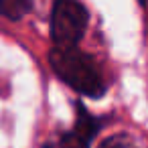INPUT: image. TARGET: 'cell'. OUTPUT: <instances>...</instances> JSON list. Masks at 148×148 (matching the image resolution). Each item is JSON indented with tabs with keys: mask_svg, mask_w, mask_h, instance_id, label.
Segmentation results:
<instances>
[{
	"mask_svg": "<svg viewBox=\"0 0 148 148\" xmlns=\"http://www.w3.org/2000/svg\"><path fill=\"white\" fill-rule=\"evenodd\" d=\"M53 71L77 93L99 97L106 91V79L97 63L77 47H55L49 55Z\"/></svg>",
	"mask_w": 148,
	"mask_h": 148,
	"instance_id": "1",
	"label": "cell"
},
{
	"mask_svg": "<svg viewBox=\"0 0 148 148\" xmlns=\"http://www.w3.org/2000/svg\"><path fill=\"white\" fill-rule=\"evenodd\" d=\"M87 29V10L79 0H55L51 37L55 47H77Z\"/></svg>",
	"mask_w": 148,
	"mask_h": 148,
	"instance_id": "2",
	"label": "cell"
},
{
	"mask_svg": "<svg viewBox=\"0 0 148 148\" xmlns=\"http://www.w3.org/2000/svg\"><path fill=\"white\" fill-rule=\"evenodd\" d=\"M95 132H97V122L83 108H79V116H77L75 124L71 126V130L57 136L45 148H89Z\"/></svg>",
	"mask_w": 148,
	"mask_h": 148,
	"instance_id": "3",
	"label": "cell"
},
{
	"mask_svg": "<svg viewBox=\"0 0 148 148\" xmlns=\"http://www.w3.org/2000/svg\"><path fill=\"white\" fill-rule=\"evenodd\" d=\"M31 10V0H0V14L8 21H21Z\"/></svg>",
	"mask_w": 148,
	"mask_h": 148,
	"instance_id": "4",
	"label": "cell"
},
{
	"mask_svg": "<svg viewBox=\"0 0 148 148\" xmlns=\"http://www.w3.org/2000/svg\"><path fill=\"white\" fill-rule=\"evenodd\" d=\"M99 148H142V146H138V144H136L130 136H126V134H114V136L106 138Z\"/></svg>",
	"mask_w": 148,
	"mask_h": 148,
	"instance_id": "5",
	"label": "cell"
}]
</instances>
